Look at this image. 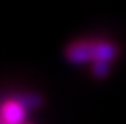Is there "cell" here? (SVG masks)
Here are the masks:
<instances>
[{
    "mask_svg": "<svg viewBox=\"0 0 126 124\" xmlns=\"http://www.w3.org/2000/svg\"><path fill=\"white\" fill-rule=\"evenodd\" d=\"M65 58L73 65L92 63V39H76L65 47Z\"/></svg>",
    "mask_w": 126,
    "mask_h": 124,
    "instance_id": "1",
    "label": "cell"
},
{
    "mask_svg": "<svg viewBox=\"0 0 126 124\" xmlns=\"http://www.w3.org/2000/svg\"><path fill=\"white\" fill-rule=\"evenodd\" d=\"M28 111L15 97H8V98L0 102V119L8 124H23L26 123Z\"/></svg>",
    "mask_w": 126,
    "mask_h": 124,
    "instance_id": "2",
    "label": "cell"
},
{
    "mask_svg": "<svg viewBox=\"0 0 126 124\" xmlns=\"http://www.w3.org/2000/svg\"><path fill=\"white\" fill-rule=\"evenodd\" d=\"M92 56L94 61L113 63L120 56V45L108 39H92Z\"/></svg>",
    "mask_w": 126,
    "mask_h": 124,
    "instance_id": "3",
    "label": "cell"
},
{
    "mask_svg": "<svg viewBox=\"0 0 126 124\" xmlns=\"http://www.w3.org/2000/svg\"><path fill=\"white\" fill-rule=\"evenodd\" d=\"M19 103H21L28 111H32V110H39L41 106H44L45 98L44 95H41L39 92L34 90H26V92H19V94L13 95Z\"/></svg>",
    "mask_w": 126,
    "mask_h": 124,
    "instance_id": "4",
    "label": "cell"
},
{
    "mask_svg": "<svg viewBox=\"0 0 126 124\" xmlns=\"http://www.w3.org/2000/svg\"><path fill=\"white\" fill-rule=\"evenodd\" d=\"M111 66H113V63H108V61H94L91 65V74L95 79L102 81L105 77H108V74L111 71Z\"/></svg>",
    "mask_w": 126,
    "mask_h": 124,
    "instance_id": "5",
    "label": "cell"
},
{
    "mask_svg": "<svg viewBox=\"0 0 126 124\" xmlns=\"http://www.w3.org/2000/svg\"><path fill=\"white\" fill-rule=\"evenodd\" d=\"M0 124H8V123H5V121H2V119H0ZM23 124H31V123H23Z\"/></svg>",
    "mask_w": 126,
    "mask_h": 124,
    "instance_id": "6",
    "label": "cell"
}]
</instances>
